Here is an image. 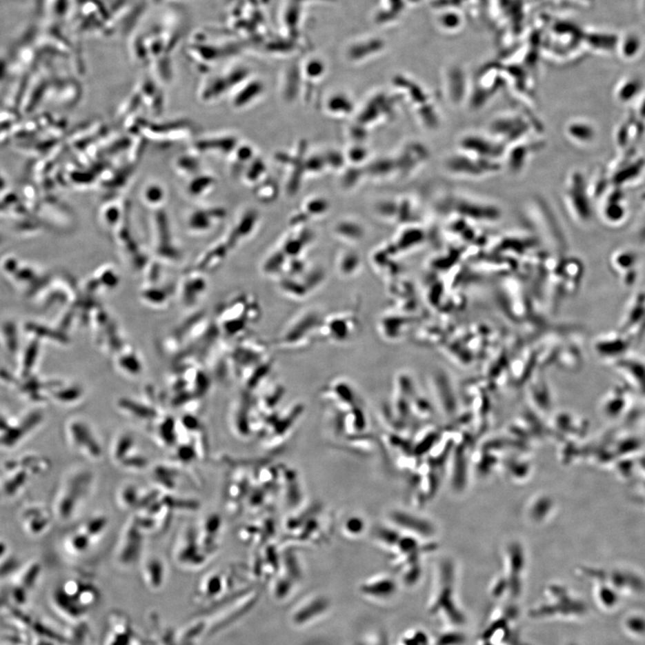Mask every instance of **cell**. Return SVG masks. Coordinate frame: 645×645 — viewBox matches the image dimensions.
Returning a JSON list of instances; mask_svg holds the SVG:
<instances>
[{
	"mask_svg": "<svg viewBox=\"0 0 645 645\" xmlns=\"http://www.w3.org/2000/svg\"><path fill=\"white\" fill-rule=\"evenodd\" d=\"M142 530L137 526L136 522L131 523L127 532L125 533L124 541L119 550V560L124 564L136 562L142 550L143 536Z\"/></svg>",
	"mask_w": 645,
	"mask_h": 645,
	"instance_id": "obj_9",
	"label": "cell"
},
{
	"mask_svg": "<svg viewBox=\"0 0 645 645\" xmlns=\"http://www.w3.org/2000/svg\"><path fill=\"white\" fill-rule=\"evenodd\" d=\"M325 281V271L319 267L308 268L299 275L279 279L278 288L288 299L301 301L316 292Z\"/></svg>",
	"mask_w": 645,
	"mask_h": 645,
	"instance_id": "obj_6",
	"label": "cell"
},
{
	"mask_svg": "<svg viewBox=\"0 0 645 645\" xmlns=\"http://www.w3.org/2000/svg\"><path fill=\"white\" fill-rule=\"evenodd\" d=\"M108 524H109V520H108L106 516L98 515L90 519L81 530L94 541V539L97 538L105 532Z\"/></svg>",
	"mask_w": 645,
	"mask_h": 645,
	"instance_id": "obj_17",
	"label": "cell"
},
{
	"mask_svg": "<svg viewBox=\"0 0 645 645\" xmlns=\"http://www.w3.org/2000/svg\"><path fill=\"white\" fill-rule=\"evenodd\" d=\"M220 526L221 520L218 515H211L209 518L206 519L205 526H204V532L206 533L207 542H209L210 539H212V535H214V534L218 532Z\"/></svg>",
	"mask_w": 645,
	"mask_h": 645,
	"instance_id": "obj_25",
	"label": "cell"
},
{
	"mask_svg": "<svg viewBox=\"0 0 645 645\" xmlns=\"http://www.w3.org/2000/svg\"><path fill=\"white\" fill-rule=\"evenodd\" d=\"M164 566L159 559H152L146 565L147 577L154 585H160L163 582Z\"/></svg>",
	"mask_w": 645,
	"mask_h": 645,
	"instance_id": "obj_21",
	"label": "cell"
},
{
	"mask_svg": "<svg viewBox=\"0 0 645 645\" xmlns=\"http://www.w3.org/2000/svg\"><path fill=\"white\" fill-rule=\"evenodd\" d=\"M92 542L94 541L86 533L80 530L68 537L65 542V548L69 553L83 554L89 550Z\"/></svg>",
	"mask_w": 645,
	"mask_h": 645,
	"instance_id": "obj_14",
	"label": "cell"
},
{
	"mask_svg": "<svg viewBox=\"0 0 645 645\" xmlns=\"http://www.w3.org/2000/svg\"><path fill=\"white\" fill-rule=\"evenodd\" d=\"M168 293L170 292L167 289L161 290L159 287H150L148 290H143L141 297L143 301L150 305H156L158 303V306H163L166 304L169 298Z\"/></svg>",
	"mask_w": 645,
	"mask_h": 645,
	"instance_id": "obj_19",
	"label": "cell"
},
{
	"mask_svg": "<svg viewBox=\"0 0 645 645\" xmlns=\"http://www.w3.org/2000/svg\"><path fill=\"white\" fill-rule=\"evenodd\" d=\"M322 319L317 310L301 312L277 336L275 341L276 346L284 350H299L310 347L319 336Z\"/></svg>",
	"mask_w": 645,
	"mask_h": 645,
	"instance_id": "obj_4",
	"label": "cell"
},
{
	"mask_svg": "<svg viewBox=\"0 0 645 645\" xmlns=\"http://www.w3.org/2000/svg\"><path fill=\"white\" fill-rule=\"evenodd\" d=\"M158 436L166 446H174L176 443V424L172 419H164L158 428Z\"/></svg>",
	"mask_w": 645,
	"mask_h": 645,
	"instance_id": "obj_18",
	"label": "cell"
},
{
	"mask_svg": "<svg viewBox=\"0 0 645 645\" xmlns=\"http://www.w3.org/2000/svg\"><path fill=\"white\" fill-rule=\"evenodd\" d=\"M465 639L460 633L451 631L441 635L435 645H463Z\"/></svg>",
	"mask_w": 645,
	"mask_h": 645,
	"instance_id": "obj_24",
	"label": "cell"
},
{
	"mask_svg": "<svg viewBox=\"0 0 645 645\" xmlns=\"http://www.w3.org/2000/svg\"><path fill=\"white\" fill-rule=\"evenodd\" d=\"M336 271L344 279L356 277L361 274L362 261L359 255L353 252H344L336 259Z\"/></svg>",
	"mask_w": 645,
	"mask_h": 645,
	"instance_id": "obj_12",
	"label": "cell"
},
{
	"mask_svg": "<svg viewBox=\"0 0 645 645\" xmlns=\"http://www.w3.org/2000/svg\"><path fill=\"white\" fill-rule=\"evenodd\" d=\"M66 435L72 448L91 460H99L103 456V448L96 439L90 426L82 419H71L66 426Z\"/></svg>",
	"mask_w": 645,
	"mask_h": 645,
	"instance_id": "obj_7",
	"label": "cell"
},
{
	"mask_svg": "<svg viewBox=\"0 0 645 645\" xmlns=\"http://www.w3.org/2000/svg\"><path fill=\"white\" fill-rule=\"evenodd\" d=\"M135 446V439L131 434L123 433L116 439L112 448L114 461L121 464L124 459L130 455Z\"/></svg>",
	"mask_w": 645,
	"mask_h": 645,
	"instance_id": "obj_16",
	"label": "cell"
},
{
	"mask_svg": "<svg viewBox=\"0 0 645 645\" xmlns=\"http://www.w3.org/2000/svg\"><path fill=\"white\" fill-rule=\"evenodd\" d=\"M359 330L358 315L353 311L338 312L322 319L319 335L331 343L345 344L355 338Z\"/></svg>",
	"mask_w": 645,
	"mask_h": 645,
	"instance_id": "obj_5",
	"label": "cell"
},
{
	"mask_svg": "<svg viewBox=\"0 0 645 645\" xmlns=\"http://www.w3.org/2000/svg\"><path fill=\"white\" fill-rule=\"evenodd\" d=\"M327 602L324 598L315 597L303 602L302 604L299 605L292 614V622L296 625H306V623L310 622L324 613L327 608Z\"/></svg>",
	"mask_w": 645,
	"mask_h": 645,
	"instance_id": "obj_10",
	"label": "cell"
},
{
	"mask_svg": "<svg viewBox=\"0 0 645 645\" xmlns=\"http://www.w3.org/2000/svg\"><path fill=\"white\" fill-rule=\"evenodd\" d=\"M7 566H16V559L12 554L8 542L0 539V569L4 570Z\"/></svg>",
	"mask_w": 645,
	"mask_h": 645,
	"instance_id": "obj_23",
	"label": "cell"
},
{
	"mask_svg": "<svg viewBox=\"0 0 645 645\" xmlns=\"http://www.w3.org/2000/svg\"><path fill=\"white\" fill-rule=\"evenodd\" d=\"M122 467L131 470H142L149 465L148 458L143 455H129L121 463Z\"/></svg>",
	"mask_w": 645,
	"mask_h": 645,
	"instance_id": "obj_22",
	"label": "cell"
},
{
	"mask_svg": "<svg viewBox=\"0 0 645 645\" xmlns=\"http://www.w3.org/2000/svg\"><path fill=\"white\" fill-rule=\"evenodd\" d=\"M52 512L40 504L27 505L20 512L21 527L30 538H41L52 526Z\"/></svg>",
	"mask_w": 645,
	"mask_h": 645,
	"instance_id": "obj_8",
	"label": "cell"
},
{
	"mask_svg": "<svg viewBox=\"0 0 645 645\" xmlns=\"http://www.w3.org/2000/svg\"><path fill=\"white\" fill-rule=\"evenodd\" d=\"M52 468L45 456L28 453L9 459L2 464L1 492L6 497L21 496L38 477L43 476Z\"/></svg>",
	"mask_w": 645,
	"mask_h": 645,
	"instance_id": "obj_1",
	"label": "cell"
},
{
	"mask_svg": "<svg viewBox=\"0 0 645 645\" xmlns=\"http://www.w3.org/2000/svg\"><path fill=\"white\" fill-rule=\"evenodd\" d=\"M92 481V473L86 470H77L66 477L54 497L52 515L57 520L65 523L74 517Z\"/></svg>",
	"mask_w": 645,
	"mask_h": 645,
	"instance_id": "obj_3",
	"label": "cell"
},
{
	"mask_svg": "<svg viewBox=\"0 0 645 645\" xmlns=\"http://www.w3.org/2000/svg\"><path fill=\"white\" fill-rule=\"evenodd\" d=\"M195 456H196V452L190 446H183L178 450L179 460L184 462V463H190L194 460Z\"/></svg>",
	"mask_w": 645,
	"mask_h": 645,
	"instance_id": "obj_27",
	"label": "cell"
},
{
	"mask_svg": "<svg viewBox=\"0 0 645 645\" xmlns=\"http://www.w3.org/2000/svg\"><path fill=\"white\" fill-rule=\"evenodd\" d=\"M119 406L124 412L139 419L148 421V419H155L157 415V413L152 408L146 406L145 404L135 403L132 400H122L121 399L119 401Z\"/></svg>",
	"mask_w": 645,
	"mask_h": 645,
	"instance_id": "obj_15",
	"label": "cell"
},
{
	"mask_svg": "<svg viewBox=\"0 0 645 645\" xmlns=\"http://www.w3.org/2000/svg\"><path fill=\"white\" fill-rule=\"evenodd\" d=\"M403 643L404 645H428L427 637L419 631L414 633L412 635H406V637L404 638Z\"/></svg>",
	"mask_w": 645,
	"mask_h": 645,
	"instance_id": "obj_26",
	"label": "cell"
},
{
	"mask_svg": "<svg viewBox=\"0 0 645 645\" xmlns=\"http://www.w3.org/2000/svg\"><path fill=\"white\" fill-rule=\"evenodd\" d=\"M361 592L376 599H386L395 592V584L391 579L372 578L361 586Z\"/></svg>",
	"mask_w": 645,
	"mask_h": 645,
	"instance_id": "obj_13",
	"label": "cell"
},
{
	"mask_svg": "<svg viewBox=\"0 0 645 645\" xmlns=\"http://www.w3.org/2000/svg\"><path fill=\"white\" fill-rule=\"evenodd\" d=\"M227 301L219 314V322L225 335L238 337L245 335L252 326L259 321L262 311L255 297L241 293Z\"/></svg>",
	"mask_w": 645,
	"mask_h": 645,
	"instance_id": "obj_2",
	"label": "cell"
},
{
	"mask_svg": "<svg viewBox=\"0 0 645 645\" xmlns=\"http://www.w3.org/2000/svg\"><path fill=\"white\" fill-rule=\"evenodd\" d=\"M119 503L124 508H134L139 504L140 497L136 486L128 485L123 488L119 495Z\"/></svg>",
	"mask_w": 645,
	"mask_h": 645,
	"instance_id": "obj_20",
	"label": "cell"
},
{
	"mask_svg": "<svg viewBox=\"0 0 645 645\" xmlns=\"http://www.w3.org/2000/svg\"><path fill=\"white\" fill-rule=\"evenodd\" d=\"M197 272L196 270V274L193 272V274L186 275L183 279L181 294L182 302L186 306L196 304L197 298L202 297L205 292L206 284L201 275L202 272L200 271L199 275H197Z\"/></svg>",
	"mask_w": 645,
	"mask_h": 645,
	"instance_id": "obj_11",
	"label": "cell"
}]
</instances>
